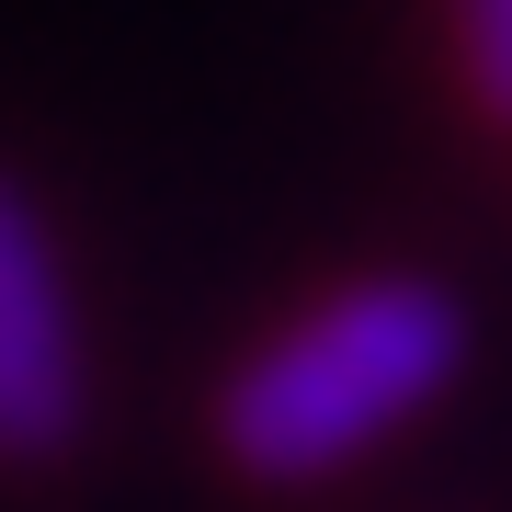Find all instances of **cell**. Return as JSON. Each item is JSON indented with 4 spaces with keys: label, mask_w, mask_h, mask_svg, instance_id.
Returning <instances> with one entry per match:
<instances>
[{
    "label": "cell",
    "mask_w": 512,
    "mask_h": 512,
    "mask_svg": "<svg viewBox=\"0 0 512 512\" xmlns=\"http://www.w3.org/2000/svg\"><path fill=\"white\" fill-rule=\"evenodd\" d=\"M467 365V308L433 274H365L330 285L308 319L251 342L217 387V456L251 490H308L353 467L399 421H421Z\"/></svg>",
    "instance_id": "1"
},
{
    "label": "cell",
    "mask_w": 512,
    "mask_h": 512,
    "mask_svg": "<svg viewBox=\"0 0 512 512\" xmlns=\"http://www.w3.org/2000/svg\"><path fill=\"white\" fill-rule=\"evenodd\" d=\"M92 421L80 296L46 239V205L0 171V467H57Z\"/></svg>",
    "instance_id": "2"
},
{
    "label": "cell",
    "mask_w": 512,
    "mask_h": 512,
    "mask_svg": "<svg viewBox=\"0 0 512 512\" xmlns=\"http://www.w3.org/2000/svg\"><path fill=\"white\" fill-rule=\"evenodd\" d=\"M456 69L490 126H512V0H456Z\"/></svg>",
    "instance_id": "3"
}]
</instances>
